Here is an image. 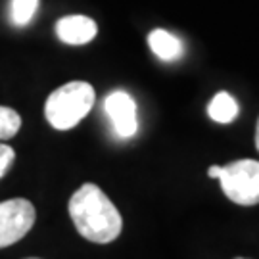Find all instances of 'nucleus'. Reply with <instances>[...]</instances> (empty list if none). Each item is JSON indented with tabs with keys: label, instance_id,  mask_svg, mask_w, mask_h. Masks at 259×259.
Segmentation results:
<instances>
[{
	"label": "nucleus",
	"instance_id": "5",
	"mask_svg": "<svg viewBox=\"0 0 259 259\" xmlns=\"http://www.w3.org/2000/svg\"><path fill=\"white\" fill-rule=\"evenodd\" d=\"M106 113L111 119V125L121 139H131L139 131L137 119V104L133 96L125 91H113L104 102Z\"/></svg>",
	"mask_w": 259,
	"mask_h": 259
},
{
	"label": "nucleus",
	"instance_id": "8",
	"mask_svg": "<svg viewBox=\"0 0 259 259\" xmlns=\"http://www.w3.org/2000/svg\"><path fill=\"white\" fill-rule=\"evenodd\" d=\"M207 115L217 123H232L238 117V102L234 100V96H231L229 93H217L211 98V102L207 106Z\"/></svg>",
	"mask_w": 259,
	"mask_h": 259
},
{
	"label": "nucleus",
	"instance_id": "7",
	"mask_svg": "<svg viewBox=\"0 0 259 259\" xmlns=\"http://www.w3.org/2000/svg\"><path fill=\"white\" fill-rule=\"evenodd\" d=\"M150 50L165 62H173L183 54V42L165 29H154L148 35Z\"/></svg>",
	"mask_w": 259,
	"mask_h": 259
},
{
	"label": "nucleus",
	"instance_id": "12",
	"mask_svg": "<svg viewBox=\"0 0 259 259\" xmlns=\"http://www.w3.org/2000/svg\"><path fill=\"white\" fill-rule=\"evenodd\" d=\"M219 173H221V167L219 165H211L207 169V175L211 177V179H219Z\"/></svg>",
	"mask_w": 259,
	"mask_h": 259
},
{
	"label": "nucleus",
	"instance_id": "1",
	"mask_svg": "<svg viewBox=\"0 0 259 259\" xmlns=\"http://www.w3.org/2000/svg\"><path fill=\"white\" fill-rule=\"evenodd\" d=\"M67 209L77 232L94 244H110L121 234V213L102 188L93 183H84L75 190Z\"/></svg>",
	"mask_w": 259,
	"mask_h": 259
},
{
	"label": "nucleus",
	"instance_id": "6",
	"mask_svg": "<svg viewBox=\"0 0 259 259\" xmlns=\"http://www.w3.org/2000/svg\"><path fill=\"white\" fill-rule=\"evenodd\" d=\"M98 33V25L96 21L81 14H73V16H65V18L56 21V35L58 38L71 45V47H81L91 42Z\"/></svg>",
	"mask_w": 259,
	"mask_h": 259
},
{
	"label": "nucleus",
	"instance_id": "4",
	"mask_svg": "<svg viewBox=\"0 0 259 259\" xmlns=\"http://www.w3.org/2000/svg\"><path fill=\"white\" fill-rule=\"evenodd\" d=\"M35 207L25 198L0 202V250L19 242L35 225Z\"/></svg>",
	"mask_w": 259,
	"mask_h": 259
},
{
	"label": "nucleus",
	"instance_id": "9",
	"mask_svg": "<svg viewBox=\"0 0 259 259\" xmlns=\"http://www.w3.org/2000/svg\"><path fill=\"white\" fill-rule=\"evenodd\" d=\"M21 129V117L16 110L0 106V140H8L18 135Z\"/></svg>",
	"mask_w": 259,
	"mask_h": 259
},
{
	"label": "nucleus",
	"instance_id": "15",
	"mask_svg": "<svg viewBox=\"0 0 259 259\" xmlns=\"http://www.w3.org/2000/svg\"><path fill=\"white\" fill-rule=\"evenodd\" d=\"M234 259H244V257H234Z\"/></svg>",
	"mask_w": 259,
	"mask_h": 259
},
{
	"label": "nucleus",
	"instance_id": "10",
	"mask_svg": "<svg viewBox=\"0 0 259 259\" xmlns=\"http://www.w3.org/2000/svg\"><path fill=\"white\" fill-rule=\"evenodd\" d=\"M38 8V0H12V21L23 27L33 19Z\"/></svg>",
	"mask_w": 259,
	"mask_h": 259
},
{
	"label": "nucleus",
	"instance_id": "14",
	"mask_svg": "<svg viewBox=\"0 0 259 259\" xmlns=\"http://www.w3.org/2000/svg\"><path fill=\"white\" fill-rule=\"evenodd\" d=\"M27 259H38V257H27Z\"/></svg>",
	"mask_w": 259,
	"mask_h": 259
},
{
	"label": "nucleus",
	"instance_id": "13",
	"mask_svg": "<svg viewBox=\"0 0 259 259\" xmlns=\"http://www.w3.org/2000/svg\"><path fill=\"white\" fill-rule=\"evenodd\" d=\"M255 148L259 152V119H257V127H255Z\"/></svg>",
	"mask_w": 259,
	"mask_h": 259
},
{
	"label": "nucleus",
	"instance_id": "11",
	"mask_svg": "<svg viewBox=\"0 0 259 259\" xmlns=\"http://www.w3.org/2000/svg\"><path fill=\"white\" fill-rule=\"evenodd\" d=\"M14 159H16L14 148H10L8 144L0 142V179L6 175V171H8L10 167H12V163H14Z\"/></svg>",
	"mask_w": 259,
	"mask_h": 259
},
{
	"label": "nucleus",
	"instance_id": "3",
	"mask_svg": "<svg viewBox=\"0 0 259 259\" xmlns=\"http://www.w3.org/2000/svg\"><path fill=\"white\" fill-rule=\"evenodd\" d=\"M225 196L238 205L259 204V161L238 159L221 167L219 173Z\"/></svg>",
	"mask_w": 259,
	"mask_h": 259
},
{
	"label": "nucleus",
	"instance_id": "2",
	"mask_svg": "<svg viewBox=\"0 0 259 259\" xmlns=\"http://www.w3.org/2000/svg\"><path fill=\"white\" fill-rule=\"evenodd\" d=\"M94 89L87 81H71L62 84L47 98L45 115L58 131H69L89 115L94 106Z\"/></svg>",
	"mask_w": 259,
	"mask_h": 259
}]
</instances>
